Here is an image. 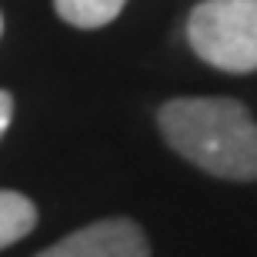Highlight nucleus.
I'll return each mask as SVG.
<instances>
[{"mask_svg": "<svg viewBox=\"0 0 257 257\" xmlns=\"http://www.w3.org/2000/svg\"><path fill=\"white\" fill-rule=\"evenodd\" d=\"M10 120H14V97H10L7 90H0V137L7 134Z\"/></svg>", "mask_w": 257, "mask_h": 257, "instance_id": "423d86ee", "label": "nucleus"}, {"mask_svg": "<svg viewBox=\"0 0 257 257\" xmlns=\"http://www.w3.org/2000/svg\"><path fill=\"white\" fill-rule=\"evenodd\" d=\"M127 0H54V10L60 14V20L74 24L80 30L104 27L124 10Z\"/></svg>", "mask_w": 257, "mask_h": 257, "instance_id": "39448f33", "label": "nucleus"}, {"mask_svg": "<svg viewBox=\"0 0 257 257\" xmlns=\"http://www.w3.org/2000/svg\"><path fill=\"white\" fill-rule=\"evenodd\" d=\"M37 257H151V244L141 224L127 217H107L67 234Z\"/></svg>", "mask_w": 257, "mask_h": 257, "instance_id": "7ed1b4c3", "label": "nucleus"}, {"mask_svg": "<svg viewBox=\"0 0 257 257\" xmlns=\"http://www.w3.org/2000/svg\"><path fill=\"white\" fill-rule=\"evenodd\" d=\"M194 54L227 74L257 70V0H204L191 10Z\"/></svg>", "mask_w": 257, "mask_h": 257, "instance_id": "f03ea898", "label": "nucleus"}, {"mask_svg": "<svg viewBox=\"0 0 257 257\" xmlns=\"http://www.w3.org/2000/svg\"><path fill=\"white\" fill-rule=\"evenodd\" d=\"M164 141L194 167L227 177L257 181V124L234 97H177L157 114Z\"/></svg>", "mask_w": 257, "mask_h": 257, "instance_id": "f257e3e1", "label": "nucleus"}, {"mask_svg": "<svg viewBox=\"0 0 257 257\" xmlns=\"http://www.w3.org/2000/svg\"><path fill=\"white\" fill-rule=\"evenodd\" d=\"M0 30H4V17H0Z\"/></svg>", "mask_w": 257, "mask_h": 257, "instance_id": "0eeeda50", "label": "nucleus"}, {"mask_svg": "<svg viewBox=\"0 0 257 257\" xmlns=\"http://www.w3.org/2000/svg\"><path fill=\"white\" fill-rule=\"evenodd\" d=\"M37 227V207L34 200L17 191H0V250L17 244Z\"/></svg>", "mask_w": 257, "mask_h": 257, "instance_id": "20e7f679", "label": "nucleus"}]
</instances>
